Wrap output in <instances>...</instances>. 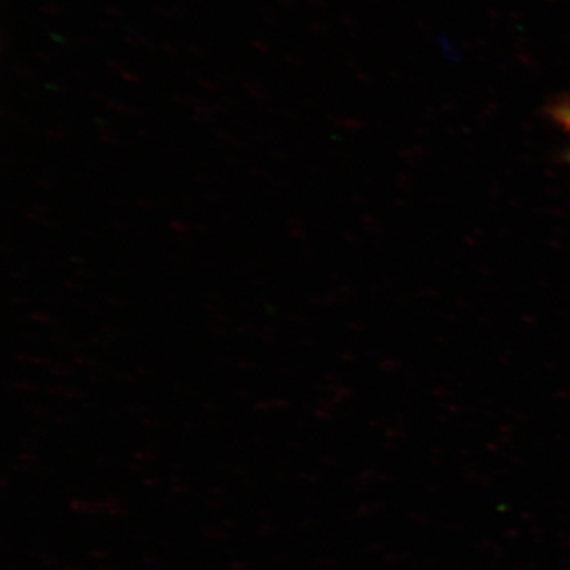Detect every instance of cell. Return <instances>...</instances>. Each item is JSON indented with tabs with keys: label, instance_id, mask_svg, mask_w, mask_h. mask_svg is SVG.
Here are the masks:
<instances>
[{
	"label": "cell",
	"instance_id": "cell-1",
	"mask_svg": "<svg viewBox=\"0 0 570 570\" xmlns=\"http://www.w3.org/2000/svg\"><path fill=\"white\" fill-rule=\"evenodd\" d=\"M559 117L562 120V124L570 127V107H567V109H561L559 111Z\"/></svg>",
	"mask_w": 570,
	"mask_h": 570
}]
</instances>
